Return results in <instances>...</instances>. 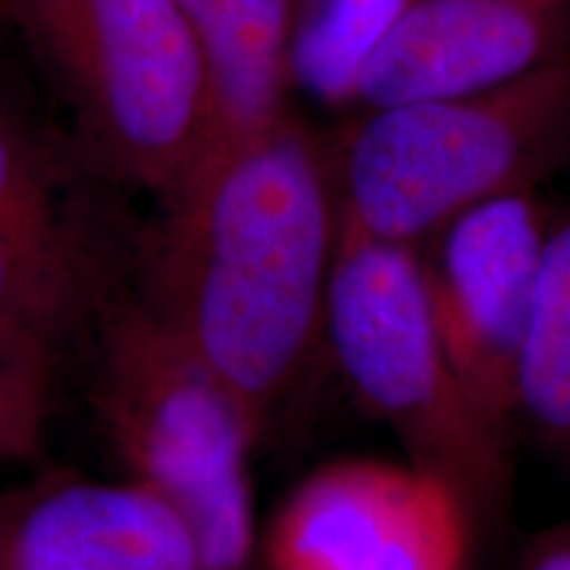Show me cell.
I'll return each instance as SVG.
<instances>
[{"label": "cell", "instance_id": "cell-8", "mask_svg": "<svg viewBox=\"0 0 570 570\" xmlns=\"http://www.w3.org/2000/svg\"><path fill=\"white\" fill-rule=\"evenodd\" d=\"M552 223L531 185L470 206L420 246L439 336L483 407L510 428Z\"/></svg>", "mask_w": 570, "mask_h": 570}, {"label": "cell", "instance_id": "cell-3", "mask_svg": "<svg viewBox=\"0 0 570 570\" xmlns=\"http://www.w3.org/2000/svg\"><path fill=\"white\" fill-rule=\"evenodd\" d=\"M92 407L122 473L180 520L198 570H259V428L135 285L92 331Z\"/></svg>", "mask_w": 570, "mask_h": 570}, {"label": "cell", "instance_id": "cell-7", "mask_svg": "<svg viewBox=\"0 0 570 570\" xmlns=\"http://www.w3.org/2000/svg\"><path fill=\"white\" fill-rule=\"evenodd\" d=\"M479 523L407 460L344 458L306 473L259 537V570H470Z\"/></svg>", "mask_w": 570, "mask_h": 570}, {"label": "cell", "instance_id": "cell-2", "mask_svg": "<svg viewBox=\"0 0 570 570\" xmlns=\"http://www.w3.org/2000/svg\"><path fill=\"white\" fill-rule=\"evenodd\" d=\"M67 117L77 159L161 202L202 159L209 67L173 0H0Z\"/></svg>", "mask_w": 570, "mask_h": 570}, {"label": "cell", "instance_id": "cell-15", "mask_svg": "<svg viewBox=\"0 0 570 570\" xmlns=\"http://www.w3.org/2000/svg\"><path fill=\"white\" fill-rule=\"evenodd\" d=\"M518 570H570V529L547 531L533 539Z\"/></svg>", "mask_w": 570, "mask_h": 570}, {"label": "cell", "instance_id": "cell-6", "mask_svg": "<svg viewBox=\"0 0 570 570\" xmlns=\"http://www.w3.org/2000/svg\"><path fill=\"white\" fill-rule=\"evenodd\" d=\"M119 188L51 135L0 106V315L63 348L90 338L135 285L142 235Z\"/></svg>", "mask_w": 570, "mask_h": 570}, {"label": "cell", "instance_id": "cell-14", "mask_svg": "<svg viewBox=\"0 0 570 570\" xmlns=\"http://www.w3.org/2000/svg\"><path fill=\"white\" fill-rule=\"evenodd\" d=\"M61 348L0 315V470L42 458Z\"/></svg>", "mask_w": 570, "mask_h": 570}, {"label": "cell", "instance_id": "cell-10", "mask_svg": "<svg viewBox=\"0 0 570 570\" xmlns=\"http://www.w3.org/2000/svg\"><path fill=\"white\" fill-rule=\"evenodd\" d=\"M0 570H198L183 523L130 475L71 468L0 487Z\"/></svg>", "mask_w": 570, "mask_h": 570}, {"label": "cell", "instance_id": "cell-11", "mask_svg": "<svg viewBox=\"0 0 570 570\" xmlns=\"http://www.w3.org/2000/svg\"><path fill=\"white\" fill-rule=\"evenodd\" d=\"M209 67V132L202 156L291 117V46L298 0H173ZM198 164V161H196Z\"/></svg>", "mask_w": 570, "mask_h": 570}, {"label": "cell", "instance_id": "cell-16", "mask_svg": "<svg viewBox=\"0 0 570 570\" xmlns=\"http://www.w3.org/2000/svg\"><path fill=\"white\" fill-rule=\"evenodd\" d=\"M304 3H306V0H298V13H302V9H304Z\"/></svg>", "mask_w": 570, "mask_h": 570}, {"label": "cell", "instance_id": "cell-4", "mask_svg": "<svg viewBox=\"0 0 570 570\" xmlns=\"http://www.w3.org/2000/svg\"><path fill=\"white\" fill-rule=\"evenodd\" d=\"M570 146V53L497 88L362 117L331 146L341 235L423 246L489 198L531 188Z\"/></svg>", "mask_w": 570, "mask_h": 570}, {"label": "cell", "instance_id": "cell-12", "mask_svg": "<svg viewBox=\"0 0 570 570\" xmlns=\"http://www.w3.org/2000/svg\"><path fill=\"white\" fill-rule=\"evenodd\" d=\"M515 423L570 458V214L552 223L515 375Z\"/></svg>", "mask_w": 570, "mask_h": 570}, {"label": "cell", "instance_id": "cell-5", "mask_svg": "<svg viewBox=\"0 0 570 570\" xmlns=\"http://www.w3.org/2000/svg\"><path fill=\"white\" fill-rule=\"evenodd\" d=\"M325 346L404 460L458 494L479 529L512 491V428L454 367L428 302L420 246L341 235Z\"/></svg>", "mask_w": 570, "mask_h": 570}, {"label": "cell", "instance_id": "cell-1", "mask_svg": "<svg viewBox=\"0 0 570 570\" xmlns=\"http://www.w3.org/2000/svg\"><path fill=\"white\" fill-rule=\"evenodd\" d=\"M159 204L135 291L244 402L265 439L327 352L341 240L331 146L291 114L202 156Z\"/></svg>", "mask_w": 570, "mask_h": 570}, {"label": "cell", "instance_id": "cell-9", "mask_svg": "<svg viewBox=\"0 0 570 570\" xmlns=\"http://www.w3.org/2000/svg\"><path fill=\"white\" fill-rule=\"evenodd\" d=\"M570 53V0H417L370 56L354 109L497 88Z\"/></svg>", "mask_w": 570, "mask_h": 570}, {"label": "cell", "instance_id": "cell-13", "mask_svg": "<svg viewBox=\"0 0 570 570\" xmlns=\"http://www.w3.org/2000/svg\"><path fill=\"white\" fill-rule=\"evenodd\" d=\"M417 0H306L298 13L291 77L317 104L354 106L356 80L375 48Z\"/></svg>", "mask_w": 570, "mask_h": 570}]
</instances>
